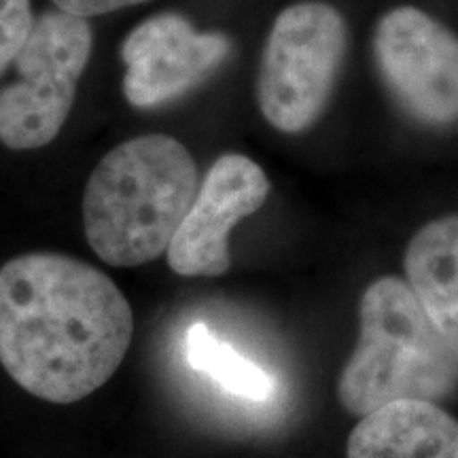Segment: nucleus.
I'll return each instance as SVG.
<instances>
[{
    "label": "nucleus",
    "instance_id": "f8f14e48",
    "mask_svg": "<svg viewBox=\"0 0 458 458\" xmlns=\"http://www.w3.org/2000/svg\"><path fill=\"white\" fill-rule=\"evenodd\" d=\"M34 21L30 0H0V74L15 64Z\"/></svg>",
    "mask_w": 458,
    "mask_h": 458
},
{
    "label": "nucleus",
    "instance_id": "f03ea898",
    "mask_svg": "<svg viewBox=\"0 0 458 458\" xmlns=\"http://www.w3.org/2000/svg\"><path fill=\"white\" fill-rule=\"evenodd\" d=\"M191 153L165 134L136 136L108 151L83 193L88 242L113 267H136L168 253L193 199Z\"/></svg>",
    "mask_w": 458,
    "mask_h": 458
},
{
    "label": "nucleus",
    "instance_id": "1a4fd4ad",
    "mask_svg": "<svg viewBox=\"0 0 458 458\" xmlns=\"http://www.w3.org/2000/svg\"><path fill=\"white\" fill-rule=\"evenodd\" d=\"M348 458H458V420L433 401H394L360 418Z\"/></svg>",
    "mask_w": 458,
    "mask_h": 458
},
{
    "label": "nucleus",
    "instance_id": "39448f33",
    "mask_svg": "<svg viewBox=\"0 0 458 458\" xmlns=\"http://www.w3.org/2000/svg\"><path fill=\"white\" fill-rule=\"evenodd\" d=\"M94 34L85 17L62 9L37 17L15 57L17 81L0 89V142L13 151L49 145L64 128L88 66Z\"/></svg>",
    "mask_w": 458,
    "mask_h": 458
},
{
    "label": "nucleus",
    "instance_id": "7ed1b4c3",
    "mask_svg": "<svg viewBox=\"0 0 458 458\" xmlns=\"http://www.w3.org/2000/svg\"><path fill=\"white\" fill-rule=\"evenodd\" d=\"M360 334L344 365L337 397L354 416L394 401H442L458 385V359L397 276H382L360 297Z\"/></svg>",
    "mask_w": 458,
    "mask_h": 458
},
{
    "label": "nucleus",
    "instance_id": "9b49d317",
    "mask_svg": "<svg viewBox=\"0 0 458 458\" xmlns=\"http://www.w3.org/2000/svg\"><path fill=\"white\" fill-rule=\"evenodd\" d=\"M187 363L202 371L227 393L250 401H267L276 393V380L236 348L221 342L204 323L191 325L185 335Z\"/></svg>",
    "mask_w": 458,
    "mask_h": 458
},
{
    "label": "nucleus",
    "instance_id": "6e6552de",
    "mask_svg": "<svg viewBox=\"0 0 458 458\" xmlns=\"http://www.w3.org/2000/svg\"><path fill=\"white\" fill-rule=\"evenodd\" d=\"M232 41L219 32H198L174 13L145 20L122 47L123 94L131 106L156 108L185 96L219 68Z\"/></svg>",
    "mask_w": 458,
    "mask_h": 458
},
{
    "label": "nucleus",
    "instance_id": "9d476101",
    "mask_svg": "<svg viewBox=\"0 0 458 458\" xmlns=\"http://www.w3.org/2000/svg\"><path fill=\"white\" fill-rule=\"evenodd\" d=\"M405 283L458 359V215L427 223L405 250Z\"/></svg>",
    "mask_w": 458,
    "mask_h": 458
},
{
    "label": "nucleus",
    "instance_id": "423d86ee",
    "mask_svg": "<svg viewBox=\"0 0 458 458\" xmlns=\"http://www.w3.org/2000/svg\"><path fill=\"white\" fill-rule=\"evenodd\" d=\"M374 54L388 89L418 122H458V37L448 28L420 9H393L377 21Z\"/></svg>",
    "mask_w": 458,
    "mask_h": 458
},
{
    "label": "nucleus",
    "instance_id": "0eeeda50",
    "mask_svg": "<svg viewBox=\"0 0 458 458\" xmlns=\"http://www.w3.org/2000/svg\"><path fill=\"white\" fill-rule=\"evenodd\" d=\"M270 196V181L259 164L225 153L210 165L191 208L168 249V266L179 276H221L229 270V233L257 213Z\"/></svg>",
    "mask_w": 458,
    "mask_h": 458
},
{
    "label": "nucleus",
    "instance_id": "20e7f679",
    "mask_svg": "<svg viewBox=\"0 0 458 458\" xmlns=\"http://www.w3.org/2000/svg\"><path fill=\"white\" fill-rule=\"evenodd\" d=\"M346 45V21L331 4L306 0L286 7L267 37L257 81L266 122L284 134L310 128L331 98Z\"/></svg>",
    "mask_w": 458,
    "mask_h": 458
},
{
    "label": "nucleus",
    "instance_id": "f257e3e1",
    "mask_svg": "<svg viewBox=\"0 0 458 458\" xmlns=\"http://www.w3.org/2000/svg\"><path fill=\"white\" fill-rule=\"evenodd\" d=\"M131 331L125 295L89 263L30 253L0 267V365L34 397L66 405L98 391Z\"/></svg>",
    "mask_w": 458,
    "mask_h": 458
},
{
    "label": "nucleus",
    "instance_id": "ddd939ff",
    "mask_svg": "<svg viewBox=\"0 0 458 458\" xmlns=\"http://www.w3.org/2000/svg\"><path fill=\"white\" fill-rule=\"evenodd\" d=\"M54 3L57 9L88 20V17L94 15H106L113 13V11L134 7V4H142L147 0H54Z\"/></svg>",
    "mask_w": 458,
    "mask_h": 458
}]
</instances>
